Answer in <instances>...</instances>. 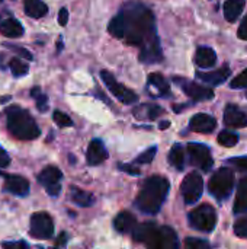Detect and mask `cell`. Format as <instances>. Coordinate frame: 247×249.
Instances as JSON below:
<instances>
[{"instance_id":"obj_1","label":"cell","mask_w":247,"mask_h":249,"mask_svg":"<svg viewBox=\"0 0 247 249\" xmlns=\"http://www.w3.org/2000/svg\"><path fill=\"white\" fill-rule=\"evenodd\" d=\"M125 34L128 44L140 47V60L143 63L154 64L162 61L163 54L156 34V20L153 12L143 3H127L122 10Z\"/></svg>"},{"instance_id":"obj_2","label":"cell","mask_w":247,"mask_h":249,"mask_svg":"<svg viewBox=\"0 0 247 249\" xmlns=\"http://www.w3.org/2000/svg\"><path fill=\"white\" fill-rule=\"evenodd\" d=\"M170 184L166 178L154 175L146 179L138 197L135 198V207L144 214H156L160 212L167 194Z\"/></svg>"},{"instance_id":"obj_3","label":"cell","mask_w":247,"mask_h":249,"mask_svg":"<svg viewBox=\"0 0 247 249\" xmlns=\"http://www.w3.org/2000/svg\"><path fill=\"white\" fill-rule=\"evenodd\" d=\"M132 238L135 242H141L150 249L179 248L178 235L170 226L159 228L156 223L147 222V223H143V225L134 228Z\"/></svg>"},{"instance_id":"obj_4","label":"cell","mask_w":247,"mask_h":249,"mask_svg":"<svg viewBox=\"0 0 247 249\" xmlns=\"http://www.w3.org/2000/svg\"><path fill=\"white\" fill-rule=\"evenodd\" d=\"M6 117L7 130L13 137L19 140H35L36 137H39L41 130L26 109L20 107H10L6 111Z\"/></svg>"},{"instance_id":"obj_5","label":"cell","mask_w":247,"mask_h":249,"mask_svg":"<svg viewBox=\"0 0 247 249\" xmlns=\"http://www.w3.org/2000/svg\"><path fill=\"white\" fill-rule=\"evenodd\" d=\"M234 185V174L230 168H220L210 179L208 190L220 201L230 197Z\"/></svg>"},{"instance_id":"obj_6","label":"cell","mask_w":247,"mask_h":249,"mask_svg":"<svg viewBox=\"0 0 247 249\" xmlns=\"http://www.w3.org/2000/svg\"><path fill=\"white\" fill-rule=\"evenodd\" d=\"M189 223L194 229L201 232H213L217 225V212L210 204H202L192 210L188 216Z\"/></svg>"},{"instance_id":"obj_7","label":"cell","mask_w":247,"mask_h":249,"mask_svg":"<svg viewBox=\"0 0 247 249\" xmlns=\"http://www.w3.org/2000/svg\"><path fill=\"white\" fill-rule=\"evenodd\" d=\"M29 235L35 239H51L54 236V222L45 212H38L31 217Z\"/></svg>"},{"instance_id":"obj_8","label":"cell","mask_w":247,"mask_h":249,"mask_svg":"<svg viewBox=\"0 0 247 249\" xmlns=\"http://www.w3.org/2000/svg\"><path fill=\"white\" fill-rule=\"evenodd\" d=\"M204 191V179L198 172H191L185 177L181 185V193L186 204H195L199 201Z\"/></svg>"},{"instance_id":"obj_9","label":"cell","mask_w":247,"mask_h":249,"mask_svg":"<svg viewBox=\"0 0 247 249\" xmlns=\"http://www.w3.org/2000/svg\"><path fill=\"white\" fill-rule=\"evenodd\" d=\"M186 152L189 156V162L194 166H198L205 172H208L213 168L214 160H213L211 150L208 146H205L202 143H188Z\"/></svg>"},{"instance_id":"obj_10","label":"cell","mask_w":247,"mask_h":249,"mask_svg":"<svg viewBox=\"0 0 247 249\" xmlns=\"http://www.w3.org/2000/svg\"><path fill=\"white\" fill-rule=\"evenodd\" d=\"M100 79L103 80V83L106 85V88L111 90V93H112L115 98H118L122 104L130 105V104H134V102L138 99L137 93H134L132 90L127 89L124 85L118 83V82L115 80V77L112 76L111 71L102 70V71H100Z\"/></svg>"},{"instance_id":"obj_11","label":"cell","mask_w":247,"mask_h":249,"mask_svg":"<svg viewBox=\"0 0 247 249\" xmlns=\"http://www.w3.org/2000/svg\"><path fill=\"white\" fill-rule=\"evenodd\" d=\"M175 82H178L181 85L182 90L194 101H208V99L214 98V90L211 88L201 86L195 82H189V80H183V79H175Z\"/></svg>"},{"instance_id":"obj_12","label":"cell","mask_w":247,"mask_h":249,"mask_svg":"<svg viewBox=\"0 0 247 249\" xmlns=\"http://www.w3.org/2000/svg\"><path fill=\"white\" fill-rule=\"evenodd\" d=\"M0 175L4 178V190L9 191L13 196L17 197H25L29 193V182L26 178L20 175H13V174H1Z\"/></svg>"},{"instance_id":"obj_13","label":"cell","mask_w":247,"mask_h":249,"mask_svg":"<svg viewBox=\"0 0 247 249\" xmlns=\"http://www.w3.org/2000/svg\"><path fill=\"white\" fill-rule=\"evenodd\" d=\"M106 159H108V150L103 146L102 140H99V139L92 140L90 144H89V147H87V152H86V160H87V163L90 166H96V165L103 163Z\"/></svg>"},{"instance_id":"obj_14","label":"cell","mask_w":247,"mask_h":249,"mask_svg":"<svg viewBox=\"0 0 247 249\" xmlns=\"http://www.w3.org/2000/svg\"><path fill=\"white\" fill-rule=\"evenodd\" d=\"M224 123L233 128H245L247 127V115L233 104H229L224 109Z\"/></svg>"},{"instance_id":"obj_15","label":"cell","mask_w":247,"mask_h":249,"mask_svg":"<svg viewBox=\"0 0 247 249\" xmlns=\"http://www.w3.org/2000/svg\"><path fill=\"white\" fill-rule=\"evenodd\" d=\"M191 130L197 131V133H202V134H208L211 131L215 130L217 127V121L213 115L208 114H197L191 118L189 123Z\"/></svg>"},{"instance_id":"obj_16","label":"cell","mask_w":247,"mask_h":249,"mask_svg":"<svg viewBox=\"0 0 247 249\" xmlns=\"http://www.w3.org/2000/svg\"><path fill=\"white\" fill-rule=\"evenodd\" d=\"M231 74V70L229 67H221L218 70H214V71H208V73H198L197 77L207 83V85H211V86H218L221 83H224Z\"/></svg>"},{"instance_id":"obj_17","label":"cell","mask_w":247,"mask_h":249,"mask_svg":"<svg viewBox=\"0 0 247 249\" xmlns=\"http://www.w3.org/2000/svg\"><path fill=\"white\" fill-rule=\"evenodd\" d=\"M61 178H63V172L57 166H47L45 169H42V172H39L38 182L44 185L45 188H49V187L58 185Z\"/></svg>"},{"instance_id":"obj_18","label":"cell","mask_w":247,"mask_h":249,"mask_svg":"<svg viewBox=\"0 0 247 249\" xmlns=\"http://www.w3.org/2000/svg\"><path fill=\"white\" fill-rule=\"evenodd\" d=\"M195 63L201 69H211L217 63V54L211 47H199L195 54Z\"/></svg>"},{"instance_id":"obj_19","label":"cell","mask_w":247,"mask_h":249,"mask_svg":"<svg viewBox=\"0 0 247 249\" xmlns=\"http://www.w3.org/2000/svg\"><path fill=\"white\" fill-rule=\"evenodd\" d=\"M0 34L6 38H19L23 34V28L15 18H7L0 22Z\"/></svg>"},{"instance_id":"obj_20","label":"cell","mask_w":247,"mask_h":249,"mask_svg":"<svg viewBox=\"0 0 247 249\" xmlns=\"http://www.w3.org/2000/svg\"><path fill=\"white\" fill-rule=\"evenodd\" d=\"M114 226L118 232L121 233H128V232H132L134 228L137 226V220H135V216L128 213V212H122L119 213L115 220H114Z\"/></svg>"},{"instance_id":"obj_21","label":"cell","mask_w":247,"mask_h":249,"mask_svg":"<svg viewBox=\"0 0 247 249\" xmlns=\"http://www.w3.org/2000/svg\"><path fill=\"white\" fill-rule=\"evenodd\" d=\"M246 0H226L224 1V16L229 22H236L243 13Z\"/></svg>"},{"instance_id":"obj_22","label":"cell","mask_w":247,"mask_h":249,"mask_svg":"<svg viewBox=\"0 0 247 249\" xmlns=\"http://www.w3.org/2000/svg\"><path fill=\"white\" fill-rule=\"evenodd\" d=\"M23 9L31 18H42L48 13V6L42 0H23Z\"/></svg>"},{"instance_id":"obj_23","label":"cell","mask_w":247,"mask_h":249,"mask_svg":"<svg viewBox=\"0 0 247 249\" xmlns=\"http://www.w3.org/2000/svg\"><path fill=\"white\" fill-rule=\"evenodd\" d=\"M233 212L236 214L247 213V179H242L239 182V188H237L236 203H234Z\"/></svg>"},{"instance_id":"obj_24","label":"cell","mask_w":247,"mask_h":249,"mask_svg":"<svg viewBox=\"0 0 247 249\" xmlns=\"http://www.w3.org/2000/svg\"><path fill=\"white\" fill-rule=\"evenodd\" d=\"M70 196H71L73 203H76L80 207H90L95 203V197L90 193L83 191V190H80L77 187L70 188Z\"/></svg>"},{"instance_id":"obj_25","label":"cell","mask_w":247,"mask_h":249,"mask_svg":"<svg viewBox=\"0 0 247 249\" xmlns=\"http://www.w3.org/2000/svg\"><path fill=\"white\" fill-rule=\"evenodd\" d=\"M108 32L118 38V39H122L124 38V34H125V23H124V16L122 13L119 12L116 16H114L109 22V26H108Z\"/></svg>"},{"instance_id":"obj_26","label":"cell","mask_w":247,"mask_h":249,"mask_svg":"<svg viewBox=\"0 0 247 249\" xmlns=\"http://www.w3.org/2000/svg\"><path fill=\"white\" fill-rule=\"evenodd\" d=\"M169 162L170 165L178 169V171H182L183 166H185V150L181 144H175L169 153Z\"/></svg>"},{"instance_id":"obj_27","label":"cell","mask_w":247,"mask_h":249,"mask_svg":"<svg viewBox=\"0 0 247 249\" xmlns=\"http://www.w3.org/2000/svg\"><path fill=\"white\" fill-rule=\"evenodd\" d=\"M148 83H150V86H154L162 95H165V93H170V89H169V83L166 82V79L160 74V73H151L150 76H148Z\"/></svg>"},{"instance_id":"obj_28","label":"cell","mask_w":247,"mask_h":249,"mask_svg":"<svg viewBox=\"0 0 247 249\" xmlns=\"http://www.w3.org/2000/svg\"><path fill=\"white\" fill-rule=\"evenodd\" d=\"M9 69H10V71H12V74H13L15 77H22V76L28 74V71H29L28 63H23V61H22L20 58H17V57L12 58V60L9 61Z\"/></svg>"},{"instance_id":"obj_29","label":"cell","mask_w":247,"mask_h":249,"mask_svg":"<svg viewBox=\"0 0 247 249\" xmlns=\"http://www.w3.org/2000/svg\"><path fill=\"white\" fill-rule=\"evenodd\" d=\"M141 112H147L146 118H148V120H156L163 111H162V108H160L159 105H150V104H147V105H141V107H138V108L134 109V115L141 114Z\"/></svg>"},{"instance_id":"obj_30","label":"cell","mask_w":247,"mask_h":249,"mask_svg":"<svg viewBox=\"0 0 247 249\" xmlns=\"http://www.w3.org/2000/svg\"><path fill=\"white\" fill-rule=\"evenodd\" d=\"M217 140H218V143H220L221 146L233 147V146H236V144H237V142H239V136H237L236 133H233V131L223 130V131L218 134Z\"/></svg>"},{"instance_id":"obj_31","label":"cell","mask_w":247,"mask_h":249,"mask_svg":"<svg viewBox=\"0 0 247 249\" xmlns=\"http://www.w3.org/2000/svg\"><path fill=\"white\" fill-rule=\"evenodd\" d=\"M157 153V147L153 146V147H148L146 152H143L137 159H135V163H151L154 156Z\"/></svg>"},{"instance_id":"obj_32","label":"cell","mask_w":247,"mask_h":249,"mask_svg":"<svg viewBox=\"0 0 247 249\" xmlns=\"http://www.w3.org/2000/svg\"><path fill=\"white\" fill-rule=\"evenodd\" d=\"M185 245L188 249H208L210 248V242L199 239V238H186Z\"/></svg>"},{"instance_id":"obj_33","label":"cell","mask_w":247,"mask_h":249,"mask_svg":"<svg viewBox=\"0 0 247 249\" xmlns=\"http://www.w3.org/2000/svg\"><path fill=\"white\" fill-rule=\"evenodd\" d=\"M52 118H54V121L57 123V125H60V127H71V125H73L71 118H70L67 114L61 112V111H54Z\"/></svg>"},{"instance_id":"obj_34","label":"cell","mask_w":247,"mask_h":249,"mask_svg":"<svg viewBox=\"0 0 247 249\" xmlns=\"http://www.w3.org/2000/svg\"><path fill=\"white\" fill-rule=\"evenodd\" d=\"M229 165L234 166L237 171L247 174V156H240V158H231L227 160Z\"/></svg>"},{"instance_id":"obj_35","label":"cell","mask_w":247,"mask_h":249,"mask_svg":"<svg viewBox=\"0 0 247 249\" xmlns=\"http://www.w3.org/2000/svg\"><path fill=\"white\" fill-rule=\"evenodd\" d=\"M230 86H231L233 89H246L247 88V69L246 70H243V71H242L239 76H236V77L231 80Z\"/></svg>"},{"instance_id":"obj_36","label":"cell","mask_w":247,"mask_h":249,"mask_svg":"<svg viewBox=\"0 0 247 249\" xmlns=\"http://www.w3.org/2000/svg\"><path fill=\"white\" fill-rule=\"evenodd\" d=\"M6 48H9V50H13L16 54H19L22 58H25V60H32L33 58V55L26 50V48H23V47H19V45H15V44H9V42H6V44H3Z\"/></svg>"},{"instance_id":"obj_37","label":"cell","mask_w":247,"mask_h":249,"mask_svg":"<svg viewBox=\"0 0 247 249\" xmlns=\"http://www.w3.org/2000/svg\"><path fill=\"white\" fill-rule=\"evenodd\" d=\"M234 233H236L239 238H247V216L246 217L239 219V220L234 223Z\"/></svg>"},{"instance_id":"obj_38","label":"cell","mask_w":247,"mask_h":249,"mask_svg":"<svg viewBox=\"0 0 247 249\" xmlns=\"http://www.w3.org/2000/svg\"><path fill=\"white\" fill-rule=\"evenodd\" d=\"M35 101H36V108H38L41 112H45L47 108H48V98H47L45 95L39 93V95L35 98Z\"/></svg>"},{"instance_id":"obj_39","label":"cell","mask_w":247,"mask_h":249,"mask_svg":"<svg viewBox=\"0 0 247 249\" xmlns=\"http://www.w3.org/2000/svg\"><path fill=\"white\" fill-rule=\"evenodd\" d=\"M10 163V156L7 155V152L0 146V168H6Z\"/></svg>"},{"instance_id":"obj_40","label":"cell","mask_w":247,"mask_h":249,"mask_svg":"<svg viewBox=\"0 0 247 249\" xmlns=\"http://www.w3.org/2000/svg\"><path fill=\"white\" fill-rule=\"evenodd\" d=\"M67 22H68V10H67L66 7H63V9H60V12H58V23H60L61 26H66Z\"/></svg>"},{"instance_id":"obj_41","label":"cell","mask_w":247,"mask_h":249,"mask_svg":"<svg viewBox=\"0 0 247 249\" xmlns=\"http://www.w3.org/2000/svg\"><path fill=\"white\" fill-rule=\"evenodd\" d=\"M237 35H239V38H240V39H245V41H247V16L243 19V22L240 23V28H239Z\"/></svg>"},{"instance_id":"obj_42","label":"cell","mask_w":247,"mask_h":249,"mask_svg":"<svg viewBox=\"0 0 247 249\" xmlns=\"http://www.w3.org/2000/svg\"><path fill=\"white\" fill-rule=\"evenodd\" d=\"M122 172H127V174H131V175H140V171L138 169H134L132 166H130V165H119L118 166Z\"/></svg>"},{"instance_id":"obj_43","label":"cell","mask_w":247,"mask_h":249,"mask_svg":"<svg viewBox=\"0 0 247 249\" xmlns=\"http://www.w3.org/2000/svg\"><path fill=\"white\" fill-rule=\"evenodd\" d=\"M67 241H68V235L66 232H61L58 239L55 241V247H66L67 245Z\"/></svg>"},{"instance_id":"obj_44","label":"cell","mask_w":247,"mask_h":249,"mask_svg":"<svg viewBox=\"0 0 247 249\" xmlns=\"http://www.w3.org/2000/svg\"><path fill=\"white\" fill-rule=\"evenodd\" d=\"M3 248H28V244H25V242H4Z\"/></svg>"},{"instance_id":"obj_45","label":"cell","mask_w":247,"mask_h":249,"mask_svg":"<svg viewBox=\"0 0 247 249\" xmlns=\"http://www.w3.org/2000/svg\"><path fill=\"white\" fill-rule=\"evenodd\" d=\"M45 190H47L48 196H51V197H57V196L60 194V191H61V184L54 185V187H49V188H45Z\"/></svg>"},{"instance_id":"obj_46","label":"cell","mask_w":247,"mask_h":249,"mask_svg":"<svg viewBox=\"0 0 247 249\" xmlns=\"http://www.w3.org/2000/svg\"><path fill=\"white\" fill-rule=\"evenodd\" d=\"M39 93H41V89H39L38 86H35V88H33V89L31 90V96H32V98H36V96H38Z\"/></svg>"},{"instance_id":"obj_47","label":"cell","mask_w":247,"mask_h":249,"mask_svg":"<svg viewBox=\"0 0 247 249\" xmlns=\"http://www.w3.org/2000/svg\"><path fill=\"white\" fill-rule=\"evenodd\" d=\"M169 125H170V123H169V121H165V123H160L159 128H160V130H165V128H167Z\"/></svg>"},{"instance_id":"obj_48","label":"cell","mask_w":247,"mask_h":249,"mask_svg":"<svg viewBox=\"0 0 247 249\" xmlns=\"http://www.w3.org/2000/svg\"><path fill=\"white\" fill-rule=\"evenodd\" d=\"M9 99H10V96H3V98L0 99V102H1V104H4V102H6V101H9Z\"/></svg>"},{"instance_id":"obj_49","label":"cell","mask_w":247,"mask_h":249,"mask_svg":"<svg viewBox=\"0 0 247 249\" xmlns=\"http://www.w3.org/2000/svg\"><path fill=\"white\" fill-rule=\"evenodd\" d=\"M57 48H58V51H60V50L63 48V44H61V41H60V42L57 44Z\"/></svg>"},{"instance_id":"obj_50","label":"cell","mask_w":247,"mask_h":249,"mask_svg":"<svg viewBox=\"0 0 247 249\" xmlns=\"http://www.w3.org/2000/svg\"><path fill=\"white\" fill-rule=\"evenodd\" d=\"M0 3H1V0H0Z\"/></svg>"},{"instance_id":"obj_51","label":"cell","mask_w":247,"mask_h":249,"mask_svg":"<svg viewBox=\"0 0 247 249\" xmlns=\"http://www.w3.org/2000/svg\"><path fill=\"white\" fill-rule=\"evenodd\" d=\"M246 96H247V95H246Z\"/></svg>"}]
</instances>
